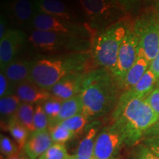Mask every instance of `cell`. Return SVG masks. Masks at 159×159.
Segmentation results:
<instances>
[{"label":"cell","instance_id":"34","mask_svg":"<svg viewBox=\"0 0 159 159\" xmlns=\"http://www.w3.org/2000/svg\"><path fill=\"white\" fill-rule=\"evenodd\" d=\"M9 80L6 77L5 73L1 71V73H0V97L1 98L9 95L7 94L9 92Z\"/></svg>","mask_w":159,"mask_h":159},{"label":"cell","instance_id":"15","mask_svg":"<svg viewBox=\"0 0 159 159\" xmlns=\"http://www.w3.org/2000/svg\"><path fill=\"white\" fill-rule=\"evenodd\" d=\"M85 14L93 19H105L115 8L111 0H79Z\"/></svg>","mask_w":159,"mask_h":159},{"label":"cell","instance_id":"13","mask_svg":"<svg viewBox=\"0 0 159 159\" xmlns=\"http://www.w3.org/2000/svg\"><path fill=\"white\" fill-rule=\"evenodd\" d=\"M157 81V77L150 69L146 71L142 79L136 85L126 91L119 97L123 99H130L134 98L145 99L154 90V86Z\"/></svg>","mask_w":159,"mask_h":159},{"label":"cell","instance_id":"16","mask_svg":"<svg viewBox=\"0 0 159 159\" xmlns=\"http://www.w3.org/2000/svg\"><path fill=\"white\" fill-rule=\"evenodd\" d=\"M150 65V63L148 61L144 55L138 49L137 58L134 64L127 73L122 89L126 91L132 89L144 76L146 71L149 69L148 67Z\"/></svg>","mask_w":159,"mask_h":159},{"label":"cell","instance_id":"25","mask_svg":"<svg viewBox=\"0 0 159 159\" xmlns=\"http://www.w3.org/2000/svg\"><path fill=\"white\" fill-rule=\"evenodd\" d=\"M89 121V119L85 116H83L82 114H80L63 121L59 125L72 132L75 136H78L83 134L85 125Z\"/></svg>","mask_w":159,"mask_h":159},{"label":"cell","instance_id":"1","mask_svg":"<svg viewBox=\"0 0 159 159\" xmlns=\"http://www.w3.org/2000/svg\"><path fill=\"white\" fill-rule=\"evenodd\" d=\"M158 118L144 99L119 98L112 114V125L122 134L125 145L135 147Z\"/></svg>","mask_w":159,"mask_h":159},{"label":"cell","instance_id":"27","mask_svg":"<svg viewBox=\"0 0 159 159\" xmlns=\"http://www.w3.org/2000/svg\"><path fill=\"white\" fill-rule=\"evenodd\" d=\"M62 102L63 101L57 99L54 97L43 102V108L48 117L49 126L54 122V121L58 116Z\"/></svg>","mask_w":159,"mask_h":159},{"label":"cell","instance_id":"36","mask_svg":"<svg viewBox=\"0 0 159 159\" xmlns=\"http://www.w3.org/2000/svg\"><path fill=\"white\" fill-rule=\"evenodd\" d=\"M149 69L154 73L157 79H159V51L153 61L150 63Z\"/></svg>","mask_w":159,"mask_h":159},{"label":"cell","instance_id":"20","mask_svg":"<svg viewBox=\"0 0 159 159\" xmlns=\"http://www.w3.org/2000/svg\"><path fill=\"white\" fill-rule=\"evenodd\" d=\"M35 11L34 2L32 0H15L12 4L13 16L19 24L31 21Z\"/></svg>","mask_w":159,"mask_h":159},{"label":"cell","instance_id":"41","mask_svg":"<svg viewBox=\"0 0 159 159\" xmlns=\"http://www.w3.org/2000/svg\"><path fill=\"white\" fill-rule=\"evenodd\" d=\"M26 159H29V158H28V157H27V158H26Z\"/></svg>","mask_w":159,"mask_h":159},{"label":"cell","instance_id":"9","mask_svg":"<svg viewBox=\"0 0 159 159\" xmlns=\"http://www.w3.org/2000/svg\"><path fill=\"white\" fill-rule=\"evenodd\" d=\"M66 39L68 38L64 34L39 30H34L29 37L32 44L43 51L56 50L62 47Z\"/></svg>","mask_w":159,"mask_h":159},{"label":"cell","instance_id":"24","mask_svg":"<svg viewBox=\"0 0 159 159\" xmlns=\"http://www.w3.org/2000/svg\"><path fill=\"white\" fill-rule=\"evenodd\" d=\"M21 99L16 94H9L0 99V113L2 117L8 118V122L17 112Z\"/></svg>","mask_w":159,"mask_h":159},{"label":"cell","instance_id":"28","mask_svg":"<svg viewBox=\"0 0 159 159\" xmlns=\"http://www.w3.org/2000/svg\"><path fill=\"white\" fill-rule=\"evenodd\" d=\"M69 156L65 144L54 143L39 159H67Z\"/></svg>","mask_w":159,"mask_h":159},{"label":"cell","instance_id":"11","mask_svg":"<svg viewBox=\"0 0 159 159\" xmlns=\"http://www.w3.org/2000/svg\"><path fill=\"white\" fill-rule=\"evenodd\" d=\"M16 93L21 101L29 104L41 101L45 102L53 97L50 91L41 89L30 80L25 81L18 85Z\"/></svg>","mask_w":159,"mask_h":159},{"label":"cell","instance_id":"31","mask_svg":"<svg viewBox=\"0 0 159 159\" xmlns=\"http://www.w3.org/2000/svg\"><path fill=\"white\" fill-rule=\"evenodd\" d=\"M0 149H1L2 155L7 157L19 152L17 144H16L9 137L4 136V135H1Z\"/></svg>","mask_w":159,"mask_h":159},{"label":"cell","instance_id":"22","mask_svg":"<svg viewBox=\"0 0 159 159\" xmlns=\"http://www.w3.org/2000/svg\"><path fill=\"white\" fill-rule=\"evenodd\" d=\"M34 114L35 109L33 105L22 102L20 105L13 118L21 125H23L26 129H27L31 134L36 131L34 124Z\"/></svg>","mask_w":159,"mask_h":159},{"label":"cell","instance_id":"17","mask_svg":"<svg viewBox=\"0 0 159 159\" xmlns=\"http://www.w3.org/2000/svg\"><path fill=\"white\" fill-rule=\"evenodd\" d=\"M81 85L75 79L66 76L57 83L49 91L56 99L65 101L80 94Z\"/></svg>","mask_w":159,"mask_h":159},{"label":"cell","instance_id":"29","mask_svg":"<svg viewBox=\"0 0 159 159\" xmlns=\"http://www.w3.org/2000/svg\"><path fill=\"white\" fill-rule=\"evenodd\" d=\"M34 124L37 131L47 130L49 128V119L43 110V105H35L34 114Z\"/></svg>","mask_w":159,"mask_h":159},{"label":"cell","instance_id":"40","mask_svg":"<svg viewBox=\"0 0 159 159\" xmlns=\"http://www.w3.org/2000/svg\"><path fill=\"white\" fill-rule=\"evenodd\" d=\"M0 159H7V158H5V157H4V156H2V155L1 154V156H0Z\"/></svg>","mask_w":159,"mask_h":159},{"label":"cell","instance_id":"21","mask_svg":"<svg viewBox=\"0 0 159 159\" xmlns=\"http://www.w3.org/2000/svg\"><path fill=\"white\" fill-rule=\"evenodd\" d=\"M98 129L91 128L89 130L77 147V153L75 154L78 159H91L94 154L95 142L97 136Z\"/></svg>","mask_w":159,"mask_h":159},{"label":"cell","instance_id":"14","mask_svg":"<svg viewBox=\"0 0 159 159\" xmlns=\"http://www.w3.org/2000/svg\"><path fill=\"white\" fill-rule=\"evenodd\" d=\"M34 5L35 12L67 21L72 19L71 11L62 0H35Z\"/></svg>","mask_w":159,"mask_h":159},{"label":"cell","instance_id":"4","mask_svg":"<svg viewBox=\"0 0 159 159\" xmlns=\"http://www.w3.org/2000/svg\"><path fill=\"white\" fill-rule=\"evenodd\" d=\"M67 71L66 66L62 61L41 59L32 65L30 80L41 89L49 91L66 76Z\"/></svg>","mask_w":159,"mask_h":159},{"label":"cell","instance_id":"35","mask_svg":"<svg viewBox=\"0 0 159 159\" xmlns=\"http://www.w3.org/2000/svg\"><path fill=\"white\" fill-rule=\"evenodd\" d=\"M159 136V118L154 125H152L146 133L144 134V138H151V137H158Z\"/></svg>","mask_w":159,"mask_h":159},{"label":"cell","instance_id":"5","mask_svg":"<svg viewBox=\"0 0 159 159\" xmlns=\"http://www.w3.org/2000/svg\"><path fill=\"white\" fill-rule=\"evenodd\" d=\"M138 46V38L135 32L127 30L126 35L119 48L116 64L111 71V74L121 89L127 73L137 58Z\"/></svg>","mask_w":159,"mask_h":159},{"label":"cell","instance_id":"30","mask_svg":"<svg viewBox=\"0 0 159 159\" xmlns=\"http://www.w3.org/2000/svg\"><path fill=\"white\" fill-rule=\"evenodd\" d=\"M130 159H159V157L154 154L143 143H141L135 146L131 153Z\"/></svg>","mask_w":159,"mask_h":159},{"label":"cell","instance_id":"19","mask_svg":"<svg viewBox=\"0 0 159 159\" xmlns=\"http://www.w3.org/2000/svg\"><path fill=\"white\" fill-rule=\"evenodd\" d=\"M83 104L80 94L76 95L72 98L63 101L61 111L56 119L49 127L61 124L63 121L66 120L71 117L76 116L82 113Z\"/></svg>","mask_w":159,"mask_h":159},{"label":"cell","instance_id":"7","mask_svg":"<svg viewBox=\"0 0 159 159\" xmlns=\"http://www.w3.org/2000/svg\"><path fill=\"white\" fill-rule=\"evenodd\" d=\"M142 27L139 33L135 32L138 38V49L151 63L159 51V25L156 21H151Z\"/></svg>","mask_w":159,"mask_h":159},{"label":"cell","instance_id":"37","mask_svg":"<svg viewBox=\"0 0 159 159\" xmlns=\"http://www.w3.org/2000/svg\"><path fill=\"white\" fill-rule=\"evenodd\" d=\"M7 31V30H6V19L5 16H2L1 20H0V39H2L5 35Z\"/></svg>","mask_w":159,"mask_h":159},{"label":"cell","instance_id":"39","mask_svg":"<svg viewBox=\"0 0 159 159\" xmlns=\"http://www.w3.org/2000/svg\"><path fill=\"white\" fill-rule=\"evenodd\" d=\"M67 159H78V158H77L76 155H74V156H69V157L67 158ZM91 159H94V158H92Z\"/></svg>","mask_w":159,"mask_h":159},{"label":"cell","instance_id":"32","mask_svg":"<svg viewBox=\"0 0 159 159\" xmlns=\"http://www.w3.org/2000/svg\"><path fill=\"white\" fill-rule=\"evenodd\" d=\"M144 99L159 117V89H155Z\"/></svg>","mask_w":159,"mask_h":159},{"label":"cell","instance_id":"23","mask_svg":"<svg viewBox=\"0 0 159 159\" xmlns=\"http://www.w3.org/2000/svg\"><path fill=\"white\" fill-rule=\"evenodd\" d=\"M7 128L16 143L19 151L22 150L25 148L30 133L23 125L18 122L13 117L9 120Z\"/></svg>","mask_w":159,"mask_h":159},{"label":"cell","instance_id":"8","mask_svg":"<svg viewBox=\"0 0 159 159\" xmlns=\"http://www.w3.org/2000/svg\"><path fill=\"white\" fill-rule=\"evenodd\" d=\"M25 35L19 30L8 29L5 35L0 39V66L4 71L14 57L25 42Z\"/></svg>","mask_w":159,"mask_h":159},{"label":"cell","instance_id":"38","mask_svg":"<svg viewBox=\"0 0 159 159\" xmlns=\"http://www.w3.org/2000/svg\"><path fill=\"white\" fill-rule=\"evenodd\" d=\"M26 158H27V157L21 156L19 152H16V153L12 154L11 156H7V159H26Z\"/></svg>","mask_w":159,"mask_h":159},{"label":"cell","instance_id":"3","mask_svg":"<svg viewBox=\"0 0 159 159\" xmlns=\"http://www.w3.org/2000/svg\"><path fill=\"white\" fill-rule=\"evenodd\" d=\"M126 33L127 28L121 24L116 23L110 26L97 38L94 57L97 65L112 71Z\"/></svg>","mask_w":159,"mask_h":159},{"label":"cell","instance_id":"33","mask_svg":"<svg viewBox=\"0 0 159 159\" xmlns=\"http://www.w3.org/2000/svg\"><path fill=\"white\" fill-rule=\"evenodd\" d=\"M142 143L148 147L154 154L159 157V136L144 138L142 139Z\"/></svg>","mask_w":159,"mask_h":159},{"label":"cell","instance_id":"6","mask_svg":"<svg viewBox=\"0 0 159 159\" xmlns=\"http://www.w3.org/2000/svg\"><path fill=\"white\" fill-rule=\"evenodd\" d=\"M123 145L124 138L114 125L105 127L97 134L93 158L116 159Z\"/></svg>","mask_w":159,"mask_h":159},{"label":"cell","instance_id":"2","mask_svg":"<svg viewBox=\"0 0 159 159\" xmlns=\"http://www.w3.org/2000/svg\"><path fill=\"white\" fill-rule=\"evenodd\" d=\"M81 85V114L89 120L102 116L116 108L119 87L112 74L97 71L89 75Z\"/></svg>","mask_w":159,"mask_h":159},{"label":"cell","instance_id":"18","mask_svg":"<svg viewBox=\"0 0 159 159\" xmlns=\"http://www.w3.org/2000/svg\"><path fill=\"white\" fill-rule=\"evenodd\" d=\"M32 65L33 63L29 61H13L2 71L5 73L10 82L19 85L30 80Z\"/></svg>","mask_w":159,"mask_h":159},{"label":"cell","instance_id":"26","mask_svg":"<svg viewBox=\"0 0 159 159\" xmlns=\"http://www.w3.org/2000/svg\"><path fill=\"white\" fill-rule=\"evenodd\" d=\"M48 129L52 142L54 143L65 144L66 142L71 140L73 137L75 136L72 132L63 128L61 125L49 127Z\"/></svg>","mask_w":159,"mask_h":159},{"label":"cell","instance_id":"12","mask_svg":"<svg viewBox=\"0 0 159 159\" xmlns=\"http://www.w3.org/2000/svg\"><path fill=\"white\" fill-rule=\"evenodd\" d=\"M30 21L35 30L55 32L64 35L69 34L70 31L69 27L63 22L62 19L45 13L35 12Z\"/></svg>","mask_w":159,"mask_h":159},{"label":"cell","instance_id":"10","mask_svg":"<svg viewBox=\"0 0 159 159\" xmlns=\"http://www.w3.org/2000/svg\"><path fill=\"white\" fill-rule=\"evenodd\" d=\"M48 130L35 131L30 134L24 150L29 159L39 158L52 144Z\"/></svg>","mask_w":159,"mask_h":159}]
</instances>
